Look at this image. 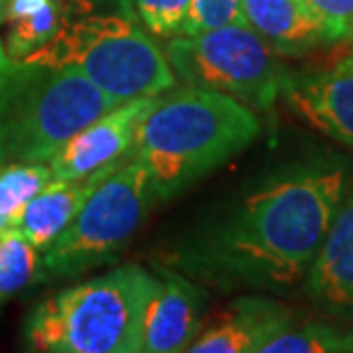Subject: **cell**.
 <instances>
[{
    "label": "cell",
    "instance_id": "obj_1",
    "mask_svg": "<svg viewBox=\"0 0 353 353\" xmlns=\"http://www.w3.org/2000/svg\"><path fill=\"white\" fill-rule=\"evenodd\" d=\"M351 181L340 154L275 168L179 239L168 266L218 292L287 296L303 287Z\"/></svg>",
    "mask_w": 353,
    "mask_h": 353
},
{
    "label": "cell",
    "instance_id": "obj_2",
    "mask_svg": "<svg viewBox=\"0 0 353 353\" xmlns=\"http://www.w3.org/2000/svg\"><path fill=\"white\" fill-rule=\"evenodd\" d=\"M259 133L262 117L245 103L181 88L157 99L131 154L150 174L157 200L165 202L248 150Z\"/></svg>",
    "mask_w": 353,
    "mask_h": 353
},
{
    "label": "cell",
    "instance_id": "obj_3",
    "mask_svg": "<svg viewBox=\"0 0 353 353\" xmlns=\"http://www.w3.org/2000/svg\"><path fill=\"white\" fill-rule=\"evenodd\" d=\"M157 273L122 264L48 294L23 319L26 351L140 353V319Z\"/></svg>",
    "mask_w": 353,
    "mask_h": 353
},
{
    "label": "cell",
    "instance_id": "obj_4",
    "mask_svg": "<svg viewBox=\"0 0 353 353\" xmlns=\"http://www.w3.org/2000/svg\"><path fill=\"white\" fill-rule=\"evenodd\" d=\"M117 103L72 69L12 58L0 39V165L48 163L76 131Z\"/></svg>",
    "mask_w": 353,
    "mask_h": 353
},
{
    "label": "cell",
    "instance_id": "obj_5",
    "mask_svg": "<svg viewBox=\"0 0 353 353\" xmlns=\"http://www.w3.org/2000/svg\"><path fill=\"white\" fill-rule=\"evenodd\" d=\"M37 65L72 69L117 101L161 97L176 88L163 46L131 12H92L85 0L60 32L28 55Z\"/></svg>",
    "mask_w": 353,
    "mask_h": 353
},
{
    "label": "cell",
    "instance_id": "obj_6",
    "mask_svg": "<svg viewBox=\"0 0 353 353\" xmlns=\"http://www.w3.org/2000/svg\"><path fill=\"white\" fill-rule=\"evenodd\" d=\"M157 204L150 174L131 154L99 181L69 228L41 255L44 282L81 278L110 264Z\"/></svg>",
    "mask_w": 353,
    "mask_h": 353
},
{
    "label": "cell",
    "instance_id": "obj_7",
    "mask_svg": "<svg viewBox=\"0 0 353 353\" xmlns=\"http://www.w3.org/2000/svg\"><path fill=\"white\" fill-rule=\"evenodd\" d=\"M165 58L183 88L228 94L257 112L278 103L292 72L245 23L165 39Z\"/></svg>",
    "mask_w": 353,
    "mask_h": 353
},
{
    "label": "cell",
    "instance_id": "obj_8",
    "mask_svg": "<svg viewBox=\"0 0 353 353\" xmlns=\"http://www.w3.org/2000/svg\"><path fill=\"white\" fill-rule=\"evenodd\" d=\"M159 97H138L112 105L103 115L76 131L48 161L53 181H72L105 165L129 159L140 124L150 115Z\"/></svg>",
    "mask_w": 353,
    "mask_h": 353
},
{
    "label": "cell",
    "instance_id": "obj_9",
    "mask_svg": "<svg viewBox=\"0 0 353 353\" xmlns=\"http://www.w3.org/2000/svg\"><path fill=\"white\" fill-rule=\"evenodd\" d=\"M157 285L140 319V353L188 351L204 328L207 292L172 266H157Z\"/></svg>",
    "mask_w": 353,
    "mask_h": 353
},
{
    "label": "cell",
    "instance_id": "obj_10",
    "mask_svg": "<svg viewBox=\"0 0 353 353\" xmlns=\"http://www.w3.org/2000/svg\"><path fill=\"white\" fill-rule=\"evenodd\" d=\"M301 289L319 314L353 321V176Z\"/></svg>",
    "mask_w": 353,
    "mask_h": 353
},
{
    "label": "cell",
    "instance_id": "obj_11",
    "mask_svg": "<svg viewBox=\"0 0 353 353\" xmlns=\"http://www.w3.org/2000/svg\"><path fill=\"white\" fill-rule=\"evenodd\" d=\"M296 115L353 150V58L321 72L292 74L282 92Z\"/></svg>",
    "mask_w": 353,
    "mask_h": 353
},
{
    "label": "cell",
    "instance_id": "obj_12",
    "mask_svg": "<svg viewBox=\"0 0 353 353\" xmlns=\"http://www.w3.org/2000/svg\"><path fill=\"white\" fill-rule=\"evenodd\" d=\"M294 312L271 294H243L214 323L200 330L190 353H259L264 344L292 326Z\"/></svg>",
    "mask_w": 353,
    "mask_h": 353
},
{
    "label": "cell",
    "instance_id": "obj_13",
    "mask_svg": "<svg viewBox=\"0 0 353 353\" xmlns=\"http://www.w3.org/2000/svg\"><path fill=\"white\" fill-rule=\"evenodd\" d=\"M243 23L280 58H303L340 44L337 34L305 0H241Z\"/></svg>",
    "mask_w": 353,
    "mask_h": 353
},
{
    "label": "cell",
    "instance_id": "obj_14",
    "mask_svg": "<svg viewBox=\"0 0 353 353\" xmlns=\"http://www.w3.org/2000/svg\"><path fill=\"white\" fill-rule=\"evenodd\" d=\"M126 161V159H124ZM119 163L105 165L103 170H97L88 176L72 181H48L44 188H39L30 200L19 211L17 221L12 228L17 234H21L28 243H32L41 255L58 241L60 234L69 228L85 200L92 195V190L99 186V181L105 179Z\"/></svg>",
    "mask_w": 353,
    "mask_h": 353
},
{
    "label": "cell",
    "instance_id": "obj_15",
    "mask_svg": "<svg viewBox=\"0 0 353 353\" xmlns=\"http://www.w3.org/2000/svg\"><path fill=\"white\" fill-rule=\"evenodd\" d=\"M83 3L85 0H10L0 12L5 51L12 58L26 60L46 46Z\"/></svg>",
    "mask_w": 353,
    "mask_h": 353
},
{
    "label": "cell",
    "instance_id": "obj_16",
    "mask_svg": "<svg viewBox=\"0 0 353 353\" xmlns=\"http://www.w3.org/2000/svg\"><path fill=\"white\" fill-rule=\"evenodd\" d=\"M259 353H353V321L326 316L292 323L271 337Z\"/></svg>",
    "mask_w": 353,
    "mask_h": 353
},
{
    "label": "cell",
    "instance_id": "obj_17",
    "mask_svg": "<svg viewBox=\"0 0 353 353\" xmlns=\"http://www.w3.org/2000/svg\"><path fill=\"white\" fill-rule=\"evenodd\" d=\"M44 282L41 252L14 230L0 234V303Z\"/></svg>",
    "mask_w": 353,
    "mask_h": 353
},
{
    "label": "cell",
    "instance_id": "obj_18",
    "mask_svg": "<svg viewBox=\"0 0 353 353\" xmlns=\"http://www.w3.org/2000/svg\"><path fill=\"white\" fill-rule=\"evenodd\" d=\"M51 181L48 163L0 165V234L12 228L23 204Z\"/></svg>",
    "mask_w": 353,
    "mask_h": 353
},
{
    "label": "cell",
    "instance_id": "obj_19",
    "mask_svg": "<svg viewBox=\"0 0 353 353\" xmlns=\"http://www.w3.org/2000/svg\"><path fill=\"white\" fill-rule=\"evenodd\" d=\"M131 12L157 39L179 37L186 26L190 0H129Z\"/></svg>",
    "mask_w": 353,
    "mask_h": 353
},
{
    "label": "cell",
    "instance_id": "obj_20",
    "mask_svg": "<svg viewBox=\"0 0 353 353\" xmlns=\"http://www.w3.org/2000/svg\"><path fill=\"white\" fill-rule=\"evenodd\" d=\"M232 23H243L241 0H190L188 19L181 34H195Z\"/></svg>",
    "mask_w": 353,
    "mask_h": 353
},
{
    "label": "cell",
    "instance_id": "obj_21",
    "mask_svg": "<svg viewBox=\"0 0 353 353\" xmlns=\"http://www.w3.org/2000/svg\"><path fill=\"white\" fill-rule=\"evenodd\" d=\"M340 41H353V0H305Z\"/></svg>",
    "mask_w": 353,
    "mask_h": 353
},
{
    "label": "cell",
    "instance_id": "obj_22",
    "mask_svg": "<svg viewBox=\"0 0 353 353\" xmlns=\"http://www.w3.org/2000/svg\"><path fill=\"white\" fill-rule=\"evenodd\" d=\"M7 3H10V0H0V12L5 10V5H7Z\"/></svg>",
    "mask_w": 353,
    "mask_h": 353
},
{
    "label": "cell",
    "instance_id": "obj_23",
    "mask_svg": "<svg viewBox=\"0 0 353 353\" xmlns=\"http://www.w3.org/2000/svg\"><path fill=\"white\" fill-rule=\"evenodd\" d=\"M349 55H351V58H353V51H351V53H349Z\"/></svg>",
    "mask_w": 353,
    "mask_h": 353
}]
</instances>
